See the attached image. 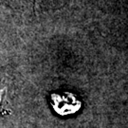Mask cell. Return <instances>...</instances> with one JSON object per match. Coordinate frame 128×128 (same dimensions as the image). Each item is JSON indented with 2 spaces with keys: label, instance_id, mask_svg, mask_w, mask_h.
Masks as SVG:
<instances>
[{
  "label": "cell",
  "instance_id": "6da1fadb",
  "mask_svg": "<svg viewBox=\"0 0 128 128\" xmlns=\"http://www.w3.org/2000/svg\"><path fill=\"white\" fill-rule=\"evenodd\" d=\"M50 104L55 112L63 117L77 113L82 106L81 101L71 92L52 93L50 95Z\"/></svg>",
  "mask_w": 128,
  "mask_h": 128
}]
</instances>
